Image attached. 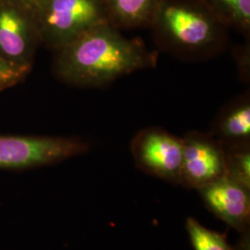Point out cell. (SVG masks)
I'll list each match as a JSON object with an SVG mask.
<instances>
[{
	"label": "cell",
	"instance_id": "1",
	"mask_svg": "<svg viewBox=\"0 0 250 250\" xmlns=\"http://www.w3.org/2000/svg\"><path fill=\"white\" fill-rule=\"evenodd\" d=\"M155 62V57L141 43L104 22L57 50L54 70L69 84L99 87Z\"/></svg>",
	"mask_w": 250,
	"mask_h": 250
},
{
	"label": "cell",
	"instance_id": "2",
	"mask_svg": "<svg viewBox=\"0 0 250 250\" xmlns=\"http://www.w3.org/2000/svg\"><path fill=\"white\" fill-rule=\"evenodd\" d=\"M225 24L205 0H161L150 22L160 39L184 52L214 46Z\"/></svg>",
	"mask_w": 250,
	"mask_h": 250
},
{
	"label": "cell",
	"instance_id": "3",
	"mask_svg": "<svg viewBox=\"0 0 250 250\" xmlns=\"http://www.w3.org/2000/svg\"><path fill=\"white\" fill-rule=\"evenodd\" d=\"M34 14L40 42L56 51L108 22L102 0H42Z\"/></svg>",
	"mask_w": 250,
	"mask_h": 250
},
{
	"label": "cell",
	"instance_id": "4",
	"mask_svg": "<svg viewBox=\"0 0 250 250\" xmlns=\"http://www.w3.org/2000/svg\"><path fill=\"white\" fill-rule=\"evenodd\" d=\"M88 145L76 138L0 135V169L26 170L80 155Z\"/></svg>",
	"mask_w": 250,
	"mask_h": 250
},
{
	"label": "cell",
	"instance_id": "5",
	"mask_svg": "<svg viewBox=\"0 0 250 250\" xmlns=\"http://www.w3.org/2000/svg\"><path fill=\"white\" fill-rule=\"evenodd\" d=\"M40 43L34 12L13 0H0V56L31 70Z\"/></svg>",
	"mask_w": 250,
	"mask_h": 250
},
{
	"label": "cell",
	"instance_id": "6",
	"mask_svg": "<svg viewBox=\"0 0 250 250\" xmlns=\"http://www.w3.org/2000/svg\"><path fill=\"white\" fill-rule=\"evenodd\" d=\"M132 150L142 170L181 185L183 139L161 129H148L134 138Z\"/></svg>",
	"mask_w": 250,
	"mask_h": 250
},
{
	"label": "cell",
	"instance_id": "7",
	"mask_svg": "<svg viewBox=\"0 0 250 250\" xmlns=\"http://www.w3.org/2000/svg\"><path fill=\"white\" fill-rule=\"evenodd\" d=\"M225 174V154L221 141L197 133L183 139L181 185L198 190Z\"/></svg>",
	"mask_w": 250,
	"mask_h": 250
},
{
	"label": "cell",
	"instance_id": "8",
	"mask_svg": "<svg viewBox=\"0 0 250 250\" xmlns=\"http://www.w3.org/2000/svg\"><path fill=\"white\" fill-rule=\"evenodd\" d=\"M197 191L208 208L218 218L239 232L249 231L250 188L225 174Z\"/></svg>",
	"mask_w": 250,
	"mask_h": 250
},
{
	"label": "cell",
	"instance_id": "9",
	"mask_svg": "<svg viewBox=\"0 0 250 250\" xmlns=\"http://www.w3.org/2000/svg\"><path fill=\"white\" fill-rule=\"evenodd\" d=\"M107 21L119 28L150 25L161 0H102Z\"/></svg>",
	"mask_w": 250,
	"mask_h": 250
},
{
	"label": "cell",
	"instance_id": "10",
	"mask_svg": "<svg viewBox=\"0 0 250 250\" xmlns=\"http://www.w3.org/2000/svg\"><path fill=\"white\" fill-rule=\"evenodd\" d=\"M218 133L225 143H248L250 136V105L244 101L222 119Z\"/></svg>",
	"mask_w": 250,
	"mask_h": 250
},
{
	"label": "cell",
	"instance_id": "11",
	"mask_svg": "<svg viewBox=\"0 0 250 250\" xmlns=\"http://www.w3.org/2000/svg\"><path fill=\"white\" fill-rule=\"evenodd\" d=\"M226 175L250 188V151L249 143L229 144L224 147Z\"/></svg>",
	"mask_w": 250,
	"mask_h": 250
},
{
	"label": "cell",
	"instance_id": "12",
	"mask_svg": "<svg viewBox=\"0 0 250 250\" xmlns=\"http://www.w3.org/2000/svg\"><path fill=\"white\" fill-rule=\"evenodd\" d=\"M226 24L244 32L250 28V0H205Z\"/></svg>",
	"mask_w": 250,
	"mask_h": 250
},
{
	"label": "cell",
	"instance_id": "13",
	"mask_svg": "<svg viewBox=\"0 0 250 250\" xmlns=\"http://www.w3.org/2000/svg\"><path fill=\"white\" fill-rule=\"evenodd\" d=\"M187 230L195 250H241L231 247L224 234L208 230L194 218H188ZM248 246L249 241L245 242L242 250H249Z\"/></svg>",
	"mask_w": 250,
	"mask_h": 250
},
{
	"label": "cell",
	"instance_id": "14",
	"mask_svg": "<svg viewBox=\"0 0 250 250\" xmlns=\"http://www.w3.org/2000/svg\"><path fill=\"white\" fill-rule=\"evenodd\" d=\"M30 72V69L15 66L0 56V92L16 85Z\"/></svg>",
	"mask_w": 250,
	"mask_h": 250
},
{
	"label": "cell",
	"instance_id": "15",
	"mask_svg": "<svg viewBox=\"0 0 250 250\" xmlns=\"http://www.w3.org/2000/svg\"><path fill=\"white\" fill-rule=\"evenodd\" d=\"M14 2L18 3L20 5H21L22 7L30 9L31 11L35 12L36 8L38 7V5L40 4V2L42 0H13Z\"/></svg>",
	"mask_w": 250,
	"mask_h": 250
}]
</instances>
